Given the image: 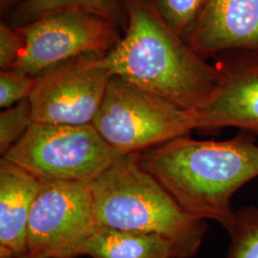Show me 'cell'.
<instances>
[{
    "mask_svg": "<svg viewBox=\"0 0 258 258\" xmlns=\"http://www.w3.org/2000/svg\"><path fill=\"white\" fill-rule=\"evenodd\" d=\"M158 12L166 23L185 41L208 0H153Z\"/></svg>",
    "mask_w": 258,
    "mask_h": 258,
    "instance_id": "15",
    "label": "cell"
},
{
    "mask_svg": "<svg viewBox=\"0 0 258 258\" xmlns=\"http://www.w3.org/2000/svg\"><path fill=\"white\" fill-rule=\"evenodd\" d=\"M41 179L5 158L0 161V258L27 255V229Z\"/></svg>",
    "mask_w": 258,
    "mask_h": 258,
    "instance_id": "10",
    "label": "cell"
},
{
    "mask_svg": "<svg viewBox=\"0 0 258 258\" xmlns=\"http://www.w3.org/2000/svg\"><path fill=\"white\" fill-rule=\"evenodd\" d=\"M16 29L22 48L13 69L37 77L79 55L106 54L120 39L114 21L81 10L52 13Z\"/></svg>",
    "mask_w": 258,
    "mask_h": 258,
    "instance_id": "7",
    "label": "cell"
},
{
    "mask_svg": "<svg viewBox=\"0 0 258 258\" xmlns=\"http://www.w3.org/2000/svg\"><path fill=\"white\" fill-rule=\"evenodd\" d=\"M104 55H79L38 75L29 99L34 122L92 124L112 78Z\"/></svg>",
    "mask_w": 258,
    "mask_h": 258,
    "instance_id": "8",
    "label": "cell"
},
{
    "mask_svg": "<svg viewBox=\"0 0 258 258\" xmlns=\"http://www.w3.org/2000/svg\"><path fill=\"white\" fill-rule=\"evenodd\" d=\"M90 185L99 226L158 235L170 244L174 258L198 252L207 223L182 209L141 166L138 153L122 157Z\"/></svg>",
    "mask_w": 258,
    "mask_h": 258,
    "instance_id": "3",
    "label": "cell"
},
{
    "mask_svg": "<svg viewBox=\"0 0 258 258\" xmlns=\"http://www.w3.org/2000/svg\"><path fill=\"white\" fill-rule=\"evenodd\" d=\"M37 80V76L26 74L13 68L1 70L0 107L6 109L30 99Z\"/></svg>",
    "mask_w": 258,
    "mask_h": 258,
    "instance_id": "17",
    "label": "cell"
},
{
    "mask_svg": "<svg viewBox=\"0 0 258 258\" xmlns=\"http://www.w3.org/2000/svg\"><path fill=\"white\" fill-rule=\"evenodd\" d=\"M249 135L225 141L180 137L140 152L139 163L184 211L229 231L235 216L232 196L258 177V146Z\"/></svg>",
    "mask_w": 258,
    "mask_h": 258,
    "instance_id": "2",
    "label": "cell"
},
{
    "mask_svg": "<svg viewBox=\"0 0 258 258\" xmlns=\"http://www.w3.org/2000/svg\"><path fill=\"white\" fill-rule=\"evenodd\" d=\"M228 231L231 243L226 258H258V207L235 211L234 221Z\"/></svg>",
    "mask_w": 258,
    "mask_h": 258,
    "instance_id": "14",
    "label": "cell"
},
{
    "mask_svg": "<svg viewBox=\"0 0 258 258\" xmlns=\"http://www.w3.org/2000/svg\"><path fill=\"white\" fill-rule=\"evenodd\" d=\"M197 129L236 127L258 135V76L245 65L226 69V79L209 105L196 112Z\"/></svg>",
    "mask_w": 258,
    "mask_h": 258,
    "instance_id": "11",
    "label": "cell"
},
{
    "mask_svg": "<svg viewBox=\"0 0 258 258\" xmlns=\"http://www.w3.org/2000/svg\"><path fill=\"white\" fill-rule=\"evenodd\" d=\"M83 255L93 258H174L170 244L155 234L99 226Z\"/></svg>",
    "mask_w": 258,
    "mask_h": 258,
    "instance_id": "12",
    "label": "cell"
},
{
    "mask_svg": "<svg viewBox=\"0 0 258 258\" xmlns=\"http://www.w3.org/2000/svg\"><path fill=\"white\" fill-rule=\"evenodd\" d=\"M244 65L249 69L250 72H252L253 74L257 75L258 76V61H256V62H251V63H247V64Z\"/></svg>",
    "mask_w": 258,
    "mask_h": 258,
    "instance_id": "20",
    "label": "cell"
},
{
    "mask_svg": "<svg viewBox=\"0 0 258 258\" xmlns=\"http://www.w3.org/2000/svg\"><path fill=\"white\" fill-rule=\"evenodd\" d=\"M22 48L18 30L4 22L0 24V68L11 69L16 64Z\"/></svg>",
    "mask_w": 258,
    "mask_h": 258,
    "instance_id": "18",
    "label": "cell"
},
{
    "mask_svg": "<svg viewBox=\"0 0 258 258\" xmlns=\"http://www.w3.org/2000/svg\"><path fill=\"white\" fill-rule=\"evenodd\" d=\"M91 185L41 179L27 229V254L75 258L98 229Z\"/></svg>",
    "mask_w": 258,
    "mask_h": 258,
    "instance_id": "6",
    "label": "cell"
},
{
    "mask_svg": "<svg viewBox=\"0 0 258 258\" xmlns=\"http://www.w3.org/2000/svg\"><path fill=\"white\" fill-rule=\"evenodd\" d=\"M124 156L93 124L34 122L2 158L40 179L91 184Z\"/></svg>",
    "mask_w": 258,
    "mask_h": 258,
    "instance_id": "5",
    "label": "cell"
},
{
    "mask_svg": "<svg viewBox=\"0 0 258 258\" xmlns=\"http://www.w3.org/2000/svg\"><path fill=\"white\" fill-rule=\"evenodd\" d=\"M125 36L102 63L141 89L184 110L198 112L215 98L226 69L210 64L158 12L153 0H124Z\"/></svg>",
    "mask_w": 258,
    "mask_h": 258,
    "instance_id": "1",
    "label": "cell"
},
{
    "mask_svg": "<svg viewBox=\"0 0 258 258\" xmlns=\"http://www.w3.org/2000/svg\"><path fill=\"white\" fill-rule=\"evenodd\" d=\"M187 43L204 58L231 50L258 53V0H208Z\"/></svg>",
    "mask_w": 258,
    "mask_h": 258,
    "instance_id": "9",
    "label": "cell"
},
{
    "mask_svg": "<svg viewBox=\"0 0 258 258\" xmlns=\"http://www.w3.org/2000/svg\"><path fill=\"white\" fill-rule=\"evenodd\" d=\"M93 125L123 155L143 152L197 129L196 112L112 76Z\"/></svg>",
    "mask_w": 258,
    "mask_h": 258,
    "instance_id": "4",
    "label": "cell"
},
{
    "mask_svg": "<svg viewBox=\"0 0 258 258\" xmlns=\"http://www.w3.org/2000/svg\"><path fill=\"white\" fill-rule=\"evenodd\" d=\"M17 1H19V0H0V2H1V9H9L10 7L12 5H14Z\"/></svg>",
    "mask_w": 258,
    "mask_h": 258,
    "instance_id": "19",
    "label": "cell"
},
{
    "mask_svg": "<svg viewBox=\"0 0 258 258\" xmlns=\"http://www.w3.org/2000/svg\"><path fill=\"white\" fill-rule=\"evenodd\" d=\"M18 258H52V257H43V256H35V255H30V254H27V255H25V256H22V257H18Z\"/></svg>",
    "mask_w": 258,
    "mask_h": 258,
    "instance_id": "21",
    "label": "cell"
},
{
    "mask_svg": "<svg viewBox=\"0 0 258 258\" xmlns=\"http://www.w3.org/2000/svg\"><path fill=\"white\" fill-rule=\"evenodd\" d=\"M34 123L30 100H24L0 113V154H5Z\"/></svg>",
    "mask_w": 258,
    "mask_h": 258,
    "instance_id": "16",
    "label": "cell"
},
{
    "mask_svg": "<svg viewBox=\"0 0 258 258\" xmlns=\"http://www.w3.org/2000/svg\"><path fill=\"white\" fill-rule=\"evenodd\" d=\"M66 10L89 12L115 23L120 17L117 0H23L11 17V26L20 27L49 14Z\"/></svg>",
    "mask_w": 258,
    "mask_h": 258,
    "instance_id": "13",
    "label": "cell"
}]
</instances>
